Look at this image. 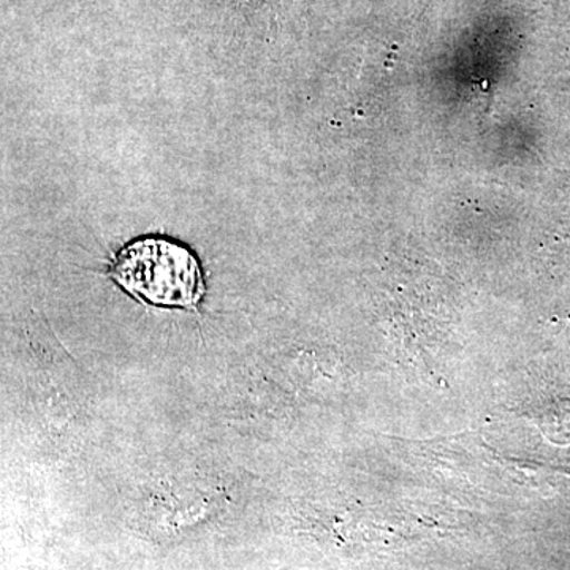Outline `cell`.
Wrapping results in <instances>:
<instances>
[{
  "mask_svg": "<svg viewBox=\"0 0 570 570\" xmlns=\"http://www.w3.org/2000/svg\"><path fill=\"white\" fill-rule=\"evenodd\" d=\"M115 279L157 306L195 309L205 294L197 258L165 239H141L127 246L116 258Z\"/></svg>",
  "mask_w": 570,
  "mask_h": 570,
  "instance_id": "obj_1",
  "label": "cell"
}]
</instances>
